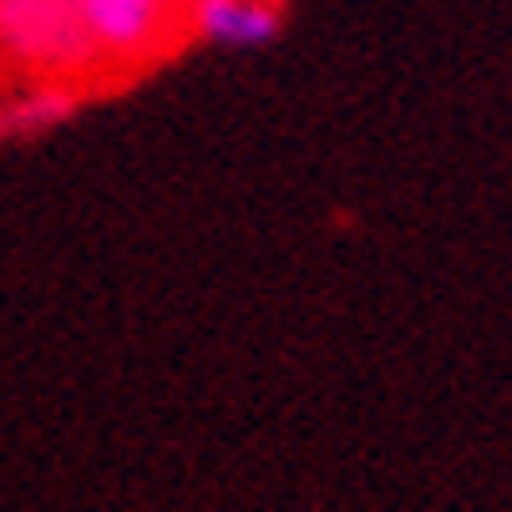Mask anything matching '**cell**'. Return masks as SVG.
I'll list each match as a JSON object with an SVG mask.
<instances>
[{"label":"cell","mask_w":512,"mask_h":512,"mask_svg":"<svg viewBox=\"0 0 512 512\" xmlns=\"http://www.w3.org/2000/svg\"><path fill=\"white\" fill-rule=\"evenodd\" d=\"M0 51L41 77L102 66L71 0H0Z\"/></svg>","instance_id":"6da1fadb"},{"label":"cell","mask_w":512,"mask_h":512,"mask_svg":"<svg viewBox=\"0 0 512 512\" xmlns=\"http://www.w3.org/2000/svg\"><path fill=\"white\" fill-rule=\"evenodd\" d=\"M97 61L142 66L183 26V0H71Z\"/></svg>","instance_id":"7a4b0ae2"},{"label":"cell","mask_w":512,"mask_h":512,"mask_svg":"<svg viewBox=\"0 0 512 512\" xmlns=\"http://www.w3.org/2000/svg\"><path fill=\"white\" fill-rule=\"evenodd\" d=\"M183 21L213 46H264L279 36V0H183Z\"/></svg>","instance_id":"3957f363"},{"label":"cell","mask_w":512,"mask_h":512,"mask_svg":"<svg viewBox=\"0 0 512 512\" xmlns=\"http://www.w3.org/2000/svg\"><path fill=\"white\" fill-rule=\"evenodd\" d=\"M82 107V87L71 82H41L0 107V137H41L61 122H71Z\"/></svg>","instance_id":"277c9868"}]
</instances>
